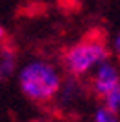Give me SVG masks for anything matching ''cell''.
<instances>
[{
  "mask_svg": "<svg viewBox=\"0 0 120 122\" xmlns=\"http://www.w3.org/2000/svg\"><path fill=\"white\" fill-rule=\"evenodd\" d=\"M109 56L111 49L102 31H91L62 53V66L69 76L80 78L95 71Z\"/></svg>",
  "mask_w": 120,
  "mask_h": 122,
  "instance_id": "6da1fadb",
  "label": "cell"
},
{
  "mask_svg": "<svg viewBox=\"0 0 120 122\" xmlns=\"http://www.w3.org/2000/svg\"><path fill=\"white\" fill-rule=\"evenodd\" d=\"M62 75L58 67L47 60H31L18 71L20 91L35 104H47L55 100L62 87Z\"/></svg>",
  "mask_w": 120,
  "mask_h": 122,
  "instance_id": "7a4b0ae2",
  "label": "cell"
},
{
  "mask_svg": "<svg viewBox=\"0 0 120 122\" xmlns=\"http://www.w3.org/2000/svg\"><path fill=\"white\" fill-rule=\"evenodd\" d=\"M118 86H120V67L116 66L115 62L105 60L93 71V76H91V91L95 93L96 97H100V98L107 97Z\"/></svg>",
  "mask_w": 120,
  "mask_h": 122,
  "instance_id": "3957f363",
  "label": "cell"
},
{
  "mask_svg": "<svg viewBox=\"0 0 120 122\" xmlns=\"http://www.w3.org/2000/svg\"><path fill=\"white\" fill-rule=\"evenodd\" d=\"M16 62H18L16 47L9 42H2L0 44V82L13 76L16 69Z\"/></svg>",
  "mask_w": 120,
  "mask_h": 122,
  "instance_id": "277c9868",
  "label": "cell"
},
{
  "mask_svg": "<svg viewBox=\"0 0 120 122\" xmlns=\"http://www.w3.org/2000/svg\"><path fill=\"white\" fill-rule=\"evenodd\" d=\"M93 122H120V115L107 109L105 106H100L93 115Z\"/></svg>",
  "mask_w": 120,
  "mask_h": 122,
  "instance_id": "5b68a950",
  "label": "cell"
},
{
  "mask_svg": "<svg viewBox=\"0 0 120 122\" xmlns=\"http://www.w3.org/2000/svg\"><path fill=\"white\" fill-rule=\"evenodd\" d=\"M102 100H104L102 106H105L107 109H111V111H115V113L120 115V86L116 87L115 91H111L107 97H104Z\"/></svg>",
  "mask_w": 120,
  "mask_h": 122,
  "instance_id": "8992f818",
  "label": "cell"
},
{
  "mask_svg": "<svg viewBox=\"0 0 120 122\" xmlns=\"http://www.w3.org/2000/svg\"><path fill=\"white\" fill-rule=\"evenodd\" d=\"M113 53H115V56L120 60V33L115 36V40H113Z\"/></svg>",
  "mask_w": 120,
  "mask_h": 122,
  "instance_id": "52a82bcc",
  "label": "cell"
},
{
  "mask_svg": "<svg viewBox=\"0 0 120 122\" xmlns=\"http://www.w3.org/2000/svg\"><path fill=\"white\" fill-rule=\"evenodd\" d=\"M5 36H7V33H5V29L0 25V44H2V42H5Z\"/></svg>",
  "mask_w": 120,
  "mask_h": 122,
  "instance_id": "ba28073f",
  "label": "cell"
}]
</instances>
